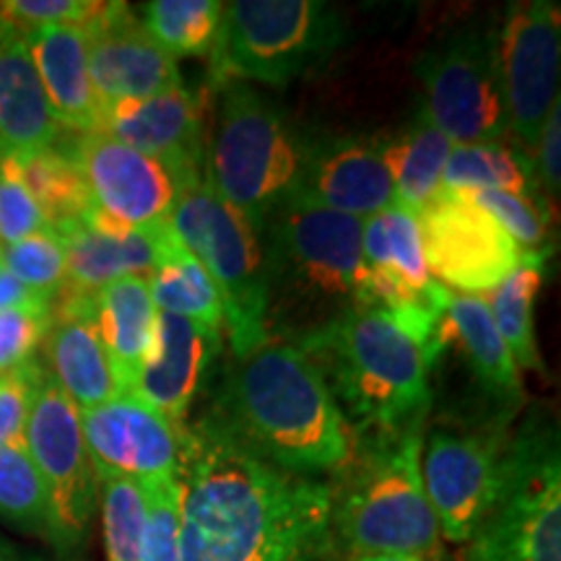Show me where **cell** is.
Here are the masks:
<instances>
[{
  "label": "cell",
  "mask_w": 561,
  "mask_h": 561,
  "mask_svg": "<svg viewBox=\"0 0 561 561\" xmlns=\"http://www.w3.org/2000/svg\"><path fill=\"white\" fill-rule=\"evenodd\" d=\"M178 561H322L333 549L331 483L280 471L214 419L182 426Z\"/></svg>",
  "instance_id": "1"
},
{
  "label": "cell",
  "mask_w": 561,
  "mask_h": 561,
  "mask_svg": "<svg viewBox=\"0 0 561 561\" xmlns=\"http://www.w3.org/2000/svg\"><path fill=\"white\" fill-rule=\"evenodd\" d=\"M208 419L261 460L310 479L341 473L354 455L346 416L294 343L265 341L234 359Z\"/></svg>",
  "instance_id": "2"
},
{
  "label": "cell",
  "mask_w": 561,
  "mask_h": 561,
  "mask_svg": "<svg viewBox=\"0 0 561 561\" xmlns=\"http://www.w3.org/2000/svg\"><path fill=\"white\" fill-rule=\"evenodd\" d=\"M265 341L305 343L362 310V219L291 195L261 229Z\"/></svg>",
  "instance_id": "3"
},
{
  "label": "cell",
  "mask_w": 561,
  "mask_h": 561,
  "mask_svg": "<svg viewBox=\"0 0 561 561\" xmlns=\"http://www.w3.org/2000/svg\"><path fill=\"white\" fill-rule=\"evenodd\" d=\"M297 348L310 356L333 401L367 432L426 424L432 405L426 348L388 310L362 307Z\"/></svg>",
  "instance_id": "4"
},
{
  "label": "cell",
  "mask_w": 561,
  "mask_h": 561,
  "mask_svg": "<svg viewBox=\"0 0 561 561\" xmlns=\"http://www.w3.org/2000/svg\"><path fill=\"white\" fill-rule=\"evenodd\" d=\"M426 426L369 432L333 486L331 536L351 557L442 561V536L421 479Z\"/></svg>",
  "instance_id": "5"
},
{
  "label": "cell",
  "mask_w": 561,
  "mask_h": 561,
  "mask_svg": "<svg viewBox=\"0 0 561 561\" xmlns=\"http://www.w3.org/2000/svg\"><path fill=\"white\" fill-rule=\"evenodd\" d=\"M307 136L250 83L221 87L206 180L261 234L278 206L299 191Z\"/></svg>",
  "instance_id": "6"
},
{
  "label": "cell",
  "mask_w": 561,
  "mask_h": 561,
  "mask_svg": "<svg viewBox=\"0 0 561 561\" xmlns=\"http://www.w3.org/2000/svg\"><path fill=\"white\" fill-rule=\"evenodd\" d=\"M343 34V16L331 3L231 0L224 3L221 30L210 50V83L286 87L331 60Z\"/></svg>",
  "instance_id": "7"
},
{
  "label": "cell",
  "mask_w": 561,
  "mask_h": 561,
  "mask_svg": "<svg viewBox=\"0 0 561 561\" xmlns=\"http://www.w3.org/2000/svg\"><path fill=\"white\" fill-rule=\"evenodd\" d=\"M174 237L214 280L234 359L265 343V257L257 229L208 180L182 187L170 216Z\"/></svg>",
  "instance_id": "8"
},
{
  "label": "cell",
  "mask_w": 561,
  "mask_h": 561,
  "mask_svg": "<svg viewBox=\"0 0 561 561\" xmlns=\"http://www.w3.org/2000/svg\"><path fill=\"white\" fill-rule=\"evenodd\" d=\"M466 561H561V460L553 424L510 439L502 483Z\"/></svg>",
  "instance_id": "9"
},
{
  "label": "cell",
  "mask_w": 561,
  "mask_h": 561,
  "mask_svg": "<svg viewBox=\"0 0 561 561\" xmlns=\"http://www.w3.org/2000/svg\"><path fill=\"white\" fill-rule=\"evenodd\" d=\"M424 89L421 115L453 146L496 144L507 133V110L489 32L460 30L430 47L416 62Z\"/></svg>",
  "instance_id": "10"
},
{
  "label": "cell",
  "mask_w": 561,
  "mask_h": 561,
  "mask_svg": "<svg viewBox=\"0 0 561 561\" xmlns=\"http://www.w3.org/2000/svg\"><path fill=\"white\" fill-rule=\"evenodd\" d=\"M424 445L421 479L439 536L455 546H468L500 491L510 445L504 426H437L424 437Z\"/></svg>",
  "instance_id": "11"
},
{
  "label": "cell",
  "mask_w": 561,
  "mask_h": 561,
  "mask_svg": "<svg viewBox=\"0 0 561 561\" xmlns=\"http://www.w3.org/2000/svg\"><path fill=\"white\" fill-rule=\"evenodd\" d=\"M24 445L50 496L60 546L81 543L100 500V479L89 460L79 409L50 371H42L34 388Z\"/></svg>",
  "instance_id": "12"
},
{
  "label": "cell",
  "mask_w": 561,
  "mask_h": 561,
  "mask_svg": "<svg viewBox=\"0 0 561 561\" xmlns=\"http://www.w3.org/2000/svg\"><path fill=\"white\" fill-rule=\"evenodd\" d=\"M496 39V66L507 110V133L533 151L561 79V13L553 0L512 3Z\"/></svg>",
  "instance_id": "13"
},
{
  "label": "cell",
  "mask_w": 561,
  "mask_h": 561,
  "mask_svg": "<svg viewBox=\"0 0 561 561\" xmlns=\"http://www.w3.org/2000/svg\"><path fill=\"white\" fill-rule=\"evenodd\" d=\"M430 276L468 297L494 291L520 263V250L466 193L442 191L419 214Z\"/></svg>",
  "instance_id": "14"
},
{
  "label": "cell",
  "mask_w": 561,
  "mask_h": 561,
  "mask_svg": "<svg viewBox=\"0 0 561 561\" xmlns=\"http://www.w3.org/2000/svg\"><path fill=\"white\" fill-rule=\"evenodd\" d=\"M68 153L79 167L91 208L130 229L170 224L178 185L167 167L102 130L79 133Z\"/></svg>",
  "instance_id": "15"
},
{
  "label": "cell",
  "mask_w": 561,
  "mask_h": 561,
  "mask_svg": "<svg viewBox=\"0 0 561 561\" xmlns=\"http://www.w3.org/2000/svg\"><path fill=\"white\" fill-rule=\"evenodd\" d=\"M87 453L96 479H174L182 426L138 398L121 392L112 401L79 411Z\"/></svg>",
  "instance_id": "16"
},
{
  "label": "cell",
  "mask_w": 561,
  "mask_h": 561,
  "mask_svg": "<svg viewBox=\"0 0 561 561\" xmlns=\"http://www.w3.org/2000/svg\"><path fill=\"white\" fill-rule=\"evenodd\" d=\"M83 30L91 87L100 110L146 100L182 83L178 60L151 37L128 3H107Z\"/></svg>",
  "instance_id": "17"
},
{
  "label": "cell",
  "mask_w": 561,
  "mask_h": 561,
  "mask_svg": "<svg viewBox=\"0 0 561 561\" xmlns=\"http://www.w3.org/2000/svg\"><path fill=\"white\" fill-rule=\"evenodd\" d=\"M96 130L161 161L178 191L206 180L203 104L185 83L146 100L104 107Z\"/></svg>",
  "instance_id": "18"
},
{
  "label": "cell",
  "mask_w": 561,
  "mask_h": 561,
  "mask_svg": "<svg viewBox=\"0 0 561 561\" xmlns=\"http://www.w3.org/2000/svg\"><path fill=\"white\" fill-rule=\"evenodd\" d=\"M297 195L354 219H369L396 206L380 140L367 136H307Z\"/></svg>",
  "instance_id": "19"
},
{
  "label": "cell",
  "mask_w": 561,
  "mask_h": 561,
  "mask_svg": "<svg viewBox=\"0 0 561 561\" xmlns=\"http://www.w3.org/2000/svg\"><path fill=\"white\" fill-rule=\"evenodd\" d=\"M219 348L221 328L159 312L149 354L125 392L174 426H185L195 392Z\"/></svg>",
  "instance_id": "20"
},
{
  "label": "cell",
  "mask_w": 561,
  "mask_h": 561,
  "mask_svg": "<svg viewBox=\"0 0 561 561\" xmlns=\"http://www.w3.org/2000/svg\"><path fill=\"white\" fill-rule=\"evenodd\" d=\"M66 255V284L96 294L125 276L149 278L172 237L170 224L130 229L89 208L81 219L55 229Z\"/></svg>",
  "instance_id": "21"
},
{
  "label": "cell",
  "mask_w": 561,
  "mask_h": 561,
  "mask_svg": "<svg viewBox=\"0 0 561 561\" xmlns=\"http://www.w3.org/2000/svg\"><path fill=\"white\" fill-rule=\"evenodd\" d=\"M94 297L96 294L62 284L50 301L53 320L45 335L50 377L79 411L121 396V385L96 331Z\"/></svg>",
  "instance_id": "22"
},
{
  "label": "cell",
  "mask_w": 561,
  "mask_h": 561,
  "mask_svg": "<svg viewBox=\"0 0 561 561\" xmlns=\"http://www.w3.org/2000/svg\"><path fill=\"white\" fill-rule=\"evenodd\" d=\"M442 348L458 351L483 398L494 403L504 419H512L525 398L520 369L504 346L486 301L468 294H450L426 346V362L432 364Z\"/></svg>",
  "instance_id": "23"
},
{
  "label": "cell",
  "mask_w": 561,
  "mask_h": 561,
  "mask_svg": "<svg viewBox=\"0 0 561 561\" xmlns=\"http://www.w3.org/2000/svg\"><path fill=\"white\" fill-rule=\"evenodd\" d=\"M60 130L26 37L0 21V157L50 149Z\"/></svg>",
  "instance_id": "24"
},
{
  "label": "cell",
  "mask_w": 561,
  "mask_h": 561,
  "mask_svg": "<svg viewBox=\"0 0 561 561\" xmlns=\"http://www.w3.org/2000/svg\"><path fill=\"white\" fill-rule=\"evenodd\" d=\"M42 89L60 128L91 133L100 125V102L91 87L83 26H39L24 34Z\"/></svg>",
  "instance_id": "25"
},
{
  "label": "cell",
  "mask_w": 561,
  "mask_h": 561,
  "mask_svg": "<svg viewBox=\"0 0 561 561\" xmlns=\"http://www.w3.org/2000/svg\"><path fill=\"white\" fill-rule=\"evenodd\" d=\"M159 310L153 307L149 278L125 276L102 286L94 297V320L107 351L121 392L136 377L153 341Z\"/></svg>",
  "instance_id": "26"
},
{
  "label": "cell",
  "mask_w": 561,
  "mask_h": 561,
  "mask_svg": "<svg viewBox=\"0 0 561 561\" xmlns=\"http://www.w3.org/2000/svg\"><path fill=\"white\" fill-rule=\"evenodd\" d=\"M380 151L396 203L419 216L442 193V172L453 144L419 112L396 136L380 140Z\"/></svg>",
  "instance_id": "27"
},
{
  "label": "cell",
  "mask_w": 561,
  "mask_h": 561,
  "mask_svg": "<svg viewBox=\"0 0 561 561\" xmlns=\"http://www.w3.org/2000/svg\"><path fill=\"white\" fill-rule=\"evenodd\" d=\"M362 257L367 268L385 273L419 297H437L445 289L426 268L419 216L398 203L362 221Z\"/></svg>",
  "instance_id": "28"
},
{
  "label": "cell",
  "mask_w": 561,
  "mask_h": 561,
  "mask_svg": "<svg viewBox=\"0 0 561 561\" xmlns=\"http://www.w3.org/2000/svg\"><path fill=\"white\" fill-rule=\"evenodd\" d=\"M546 257H549V250L520 252L517 268L491 291L489 312L494 318L496 331H500L504 346L510 348L517 369L543 371L541 354H538L536 343L533 310H536L538 291L543 286Z\"/></svg>",
  "instance_id": "29"
},
{
  "label": "cell",
  "mask_w": 561,
  "mask_h": 561,
  "mask_svg": "<svg viewBox=\"0 0 561 561\" xmlns=\"http://www.w3.org/2000/svg\"><path fill=\"white\" fill-rule=\"evenodd\" d=\"M3 159L9 161L16 178L24 182L26 191L37 201L50 229H58L62 224L81 219L91 208L87 185H83L79 167H76L68 149H60L55 144L50 149Z\"/></svg>",
  "instance_id": "30"
},
{
  "label": "cell",
  "mask_w": 561,
  "mask_h": 561,
  "mask_svg": "<svg viewBox=\"0 0 561 561\" xmlns=\"http://www.w3.org/2000/svg\"><path fill=\"white\" fill-rule=\"evenodd\" d=\"M151 301L159 312L180 314L206 325L221 328V299L206 268L182 248V242L170 237L157 271L149 276Z\"/></svg>",
  "instance_id": "31"
},
{
  "label": "cell",
  "mask_w": 561,
  "mask_h": 561,
  "mask_svg": "<svg viewBox=\"0 0 561 561\" xmlns=\"http://www.w3.org/2000/svg\"><path fill=\"white\" fill-rule=\"evenodd\" d=\"M442 191H502L538 203L536 187H533L528 170V157L515 153L510 146H504L502 140H496V144L453 146L450 157H447L445 172H442ZM538 206H541V203H538Z\"/></svg>",
  "instance_id": "32"
},
{
  "label": "cell",
  "mask_w": 561,
  "mask_h": 561,
  "mask_svg": "<svg viewBox=\"0 0 561 561\" xmlns=\"http://www.w3.org/2000/svg\"><path fill=\"white\" fill-rule=\"evenodd\" d=\"M224 3L219 0H151L144 5V26L167 53L178 58L210 55L219 37Z\"/></svg>",
  "instance_id": "33"
},
{
  "label": "cell",
  "mask_w": 561,
  "mask_h": 561,
  "mask_svg": "<svg viewBox=\"0 0 561 561\" xmlns=\"http://www.w3.org/2000/svg\"><path fill=\"white\" fill-rule=\"evenodd\" d=\"M0 512L21 530L60 546L50 496L26 453V445L0 447Z\"/></svg>",
  "instance_id": "34"
},
{
  "label": "cell",
  "mask_w": 561,
  "mask_h": 561,
  "mask_svg": "<svg viewBox=\"0 0 561 561\" xmlns=\"http://www.w3.org/2000/svg\"><path fill=\"white\" fill-rule=\"evenodd\" d=\"M100 496L107 561H140L146 530V502L140 483L107 479L100 483Z\"/></svg>",
  "instance_id": "35"
},
{
  "label": "cell",
  "mask_w": 561,
  "mask_h": 561,
  "mask_svg": "<svg viewBox=\"0 0 561 561\" xmlns=\"http://www.w3.org/2000/svg\"><path fill=\"white\" fill-rule=\"evenodd\" d=\"M0 265L26 289L53 299L66 284V255L55 229H39L16 244L0 248Z\"/></svg>",
  "instance_id": "36"
},
{
  "label": "cell",
  "mask_w": 561,
  "mask_h": 561,
  "mask_svg": "<svg viewBox=\"0 0 561 561\" xmlns=\"http://www.w3.org/2000/svg\"><path fill=\"white\" fill-rule=\"evenodd\" d=\"M466 195L473 201V206H479L489 219L496 221V227L520 252L549 250V216L538 203L502 191H476Z\"/></svg>",
  "instance_id": "37"
},
{
  "label": "cell",
  "mask_w": 561,
  "mask_h": 561,
  "mask_svg": "<svg viewBox=\"0 0 561 561\" xmlns=\"http://www.w3.org/2000/svg\"><path fill=\"white\" fill-rule=\"evenodd\" d=\"M146 502V530L140 561H178L180 494L174 479L138 481Z\"/></svg>",
  "instance_id": "38"
},
{
  "label": "cell",
  "mask_w": 561,
  "mask_h": 561,
  "mask_svg": "<svg viewBox=\"0 0 561 561\" xmlns=\"http://www.w3.org/2000/svg\"><path fill=\"white\" fill-rule=\"evenodd\" d=\"M50 320V301L0 312V377L11 375L34 359V351L45 341Z\"/></svg>",
  "instance_id": "39"
},
{
  "label": "cell",
  "mask_w": 561,
  "mask_h": 561,
  "mask_svg": "<svg viewBox=\"0 0 561 561\" xmlns=\"http://www.w3.org/2000/svg\"><path fill=\"white\" fill-rule=\"evenodd\" d=\"M104 5L96 0H5L0 3V21L21 34L39 26H87Z\"/></svg>",
  "instance_id": "40"
},
{
  "label": "cell",
  "mask_w": 561,
  "mask_h": 561,
  "mask_svg": "<svg viewBox=\"0 0 561 561\" xmlns=\"http://www.w3.org/2000/svg\"><path fill=\"white\" fill-rule=\"evenodd\" d=\"M39 229H47L45 214L9 161L0 157V248L26 240Z\"/></svg>",
  "instance_id": "41"
},
{
  "label": "cell",
  "mask_w": 561,
  "mask_h": 561,
  "mask_svg": "<svg viewBox=\"0 0 561 561\" xmlns=\"http://www.w3.org/2000/svg\"><path fill=\"white\" fill-rule=\"evenodd\" d=\"M528 170L533 187H536V198L541 208L549 214V201L557 210L561 195V104L557 102L546 117L541 133H538L536 146H533Z\"/></svg>",
  "instance_id": "42"
},
{
  "label": "cell",
  "mask_w": 561,
  "mask_h": 561,
  "mask_svg": "<svg viewBox=\"0 0 561 561\" xmlns=\"http://www.w3.org/2000/svg\"><path fill=\"white\" fill-rule=\"evenodd\" d=\"M42 371L45 369L32 359L11 375L0 377V447L24 445L26 416Z\"/></svg>",
  "instance_id": "43"
},
{
  "label": "cell",
  "mask_w": 561,
  "mask_h": 561,
  "mask_svg": "<svg viewBox=\"0 0 561 561\" xmlns=\"http://www.w3.org/2000/svg\"><path fill=\"white\" fill-rule=\"evenodd\" d=\"M47 301L53 299H45L39 297L37 291L26 289L21 280L13 278L11 273L0 265V312L13 310V307H26V305H47Z\"/></svg>",
  "instance_id": "44"
},
{
  "label": "cell",
  "mask_w": 561,
  "mask_h": 561,
  "mask_svg": "<svg viewBox=\"0 0 561 561\" xmlns=\"http://www.w3.org/2000/svg\"><path fill=\"white\" fill-rule=\"evenodd\" d=\"M348 561H416V559H403V557H348Z\"/></svg>",
  "instance_id": "45"
}]
</instances>
